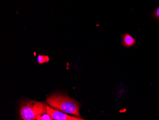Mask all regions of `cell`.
I'll return each mask as SVG.
<instances>
[{
  "mask_svg": "<svg viewBox=\"0 0 159 120\" xmlns=\"http://www.w3.org/2000/svg\"><path fill=\"white\" fill-rule=\"evenodd\" d=\"M47 103L52 108L81 117L80 114L81 104L66 95L60 93L53 94L47 97Z\"/></svg>",
  "mask_w": 159,
  "mask_h": 120,
  "instance_id": "obj_1",
  "label": "cell"
},
{
  "mask_svg": "<svg viewBox=\"0 0 159 120\" xmlns=\"http://www.w3.org/2000/svg\"><path fill=\"white\" fill-rule=\"evenodd\" d=\"M47 104L36 101H25L20 105V114L25 120H36L39 115L47 113Z\"/></svg>",
  "mask_w": 159,
  "mask_h": 120,
  "instance_id": "obj_2",
  "label": "cell"
},
{
  "mask_svg": "<svg viewBox=\"0 0 159 120\" xmlns=\"http://www.w3.org/2000/svg\"><path fill=\"white\" fill-rule=\"evenodd\" d=\"M47 113L51 116L54 120H84L81 117L71 116L66 114L64 112H60L57 110L51 108L47 107Z\"/></svg>",
  "mask_w": 159,
  "mask_h": 120,
  "instance_id": "obj_3",
  "label": "cell"
},
{
  "mask_svg": "<svg viewBox=\"0 0 159 120\" xmlns=\"http://www.w3.org/2000/svg\"><path fill=\"white\" fill-rule=\"evenodd\" d=\"M122 41L121 44L125 48L133 47L136 43L135 39L128 33H125L121 35Z\"/></svg>",
  "mask_w": 159,
  "mask_h": 120,
  "instance_id": "obj_4",
  "label": "cell"
},
{
  "mask_svg": "<svg viewBox=\"0 0 159 120\" xmlns=\"http://www.w3.org/2000/svg\"><path fill=\"white\" fill-rule=\"evenodd\" d=\"M38 62L40 64H42L43 63L47 62L49 61V58L47 55H39L37 58Z\"/></svg>",
  "mask_w": 159,
  "mask_h": 120,
  "instance_id": "obj_5",
  "label": "cell"
},
{
  "mask_svg": "<svg viewBox=\"0 0 159 120\" xmlns=\"http://www.w3.org/2000/svg\"><path fill=\"white\" fill-rule=\"evenodd\" d=\"M36 120H52L53 118L50 116L49 114H43L42 115H39L36 118Z\"/></svg>",
  "mask_w": 159,
  "mask_h": 120,
  "instance_id": "obj_6",
  "label": "cell"
},
{
  "mask_svg": "<svg viewBox=\"0 0 159 120\" xmlns=\"http://www.w3.org/2000/svg\"><path fill=\"white\" fill-rule=\"evenodd\" d=\"M153 16L155 18L159 19V7L154 11L153 13Z\"/></svg>",
  "mask_w": 159,
  "mask_h": 120,
  "instance_id": "obj_7",
  "label": "cell"
}]
</instances>
